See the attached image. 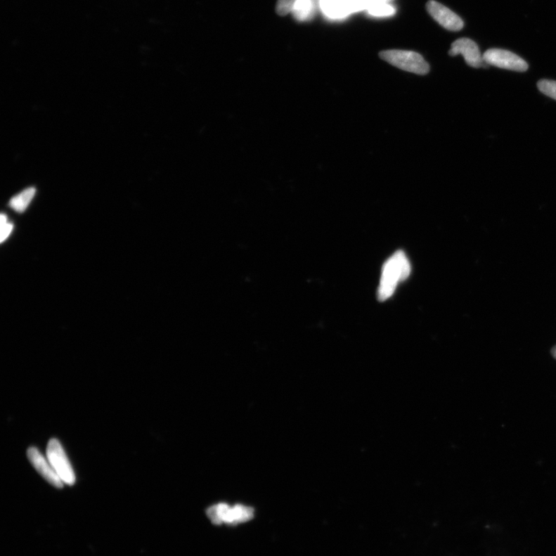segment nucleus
Returning <instances> with one entry per match:
<instances>
[{"label": "nucleus", "mask_w": 556, "mask_h": 556, "mask_svg": "<svg viewBox=\"0 0 556 556\" xmlns=\"http://www.w3.org/2000/svg\"><path fill=\"white\" fill-rule=\"evenodd\" d=\"M411 272L408 258L402 250H399L383 265L378 299L385 302L393 295L399 282L409 278Z\"/></svg>", "instance_id": "1"}, {"label": "nucleus", "mask_w": 556, "mask_h": 556, "mask_svg": "<svg viewBox=\"0 0 556 556\" xmlns=\"http://www.w3.org/2000/svg\"><path fill=\"white\" fill-rule=\"evenodd\" d=\"M380 57L389 65L407 72L425 75L429 72L428 63L417 52L389 50L380 52Z\"/></svg>", "instance_id": "2"}, {"label": "nucleus", "mask_w": 556, "mask_h": 556, "mask_svg": "<svg viewBox=\"0 0 556 556\" xmlns=\"http://www.w3.org/2000/svg\"><path fill=\"white\" fill-rule=\"evenodd\" d=\"M254 508L243 505L231 506L225 503H220L208 508L207 515L212 523L220 524H236L245 523L254 518Z\"/></svg>", "instance_id": "3"}, {"label": "nucleus", "mask_w": 556, "mask_h": 556, "mask_svg": "<svg viewBox=\"0 0 556 556\" xmlns=\"http://www.w3.org/2000/svg\"><path fill=\"white\" fill-rule=\"evenodd\" d=\"M46 458L63 483L68 485L75 483L76 477L73 467L58 440L51 439L49 441L46 448Z\"/></svg>", "instance_id": "4"}, {"label": "nucleus", "mask_w": 556, "mask_h": 556, "mask_svg": "<svg viewBox=\"0 0 556 556\" xmlns=\"http://www.w3.org/2000/svg\"><path fill=\"white\" fill-rule=\"evenodd\" d=\"M321 11L328 20H341L349 15L366 11L363 0H320Z\"/></svg>", "instance_id": "5"}, {"label": "nucleus", "mask_w": 556, "mask_h": 556, "mask_svg": "<svg viewBox=\"0 0 556 556\" xmlns=\"http://www.w3.org/2000/svg\"><path fill=\"white\" fill-rule=\"evenodd\" d=\"M484 64L501 69L524 72L529 68L526 60L517 54L503 49H490L483 54Z\"/></svg>", "instance_id": "6"}, {"label": "nucleus", "mask_w": 556, "mask_h": 556, "mask_svg": "<svg viewBox=\"0 0 556 556\" xmlns=\"http://www.w3.org/2000/svg\"><path fill=\"white\" fill-rule=\"evenodd\" d=\"M427 9L430 15L444 28L458 31L464 27V22L455 13L440 3L430 0Z\"/></svg>", "instance_id": "7"}, {"label": "nucleus", "mask_w": 556, "mask_h": 556, "mask_svg": "<svg viewBox=\"0 0 556 556\" xmlns=\"http://www.w3.org/2000/svg\"><path fill=\"white\" fill-rule=\"evenodd\" d=\"M27 458L44 479L53 485V486L61 489L64 487V483L60 480L59 476L54 471L48 458H45L43 454L36 448H30L27 452Z\"/></svg>", "instance_id": "8"}, {"label": "nucleus", "mask_w": 556, "mask_h": 556, "mask_svg": "<svg viewBox=\"0 0 556 556\" xmlns=\"http://www.w3.org/2000/svg\"><path fill=\"white\" fill-rule=\"evenodd\" d=\"M449 54L453 57L461 54L467 64L474 68L481 67L484 64L479 46L468 38H460L454 41L451 45Z\"/></svg>", "instance_id": "9"}, {"label": "nucleus", "mask_w": 556, "mask_h": 556, "mask_svg": "<svg viewBox=\"0 0 556 556\" xmlns=\"http://www.w3.org/2000/svg\"><path fill=\"white\" fill-rule=\"evenodd\" d=\"M316 11V0H296L292 13L296 20L307 22L314 18Z\"/></svg>", "instance_id": "10"}, {"label": "nucleus", "mask_w": 556, "mask_h": 556, "mask_svg": "<svg viewBox=\"0 0 556 556\" xmlns=\"http://www.w3.org/2000/svg\"><path fill=\"white\" fill-rule=\"evenodd\" d=\"M36 193L35 188L30 187L15 195L10 201V207L18 213L25 212Z\"/></svg>", "instance_id": "11"}, {"label": "nucleus", "mask_w": 556, "mask_h": 556, "mask_svg": "<svg viewBox=\"0 0 556 556\" xmlns=\"http://www.w3.org/2000/svg\"><path fill=\"white\" fill-rule=\"evenodd\" d=\"M368 14L373 18H389L396 13V9L389 3L374 4L366 10Z\"/></svg>", "instance_id": "12"}, {"label": "nucleus", "mask_w": 556, "mask_h": 556, "mask_svg": "<svg viewBox=\"0 0 556 556\" xmlns=\"http://www.w3.org/2000/svg\"><path fill=\"white\" fill-rule=\"evenodd\" d=\"M538 89L545 96L556 101V82L551 80L539 81Z\"/></svg>", "instance_id": "13"}, {"label": "nucleus", "mask_w": 556, "mask_h": 556, "mask_svg": "<svg viewBox=\"0 0 556 556\" xmlns=\"http://www.w3.org/2000/svg\"><path fill=\"white\" fill-rule=\"evenodd\" d=\"M0 226H1V243L4 242L10 236L13 229V225L8 222L7 216L2 214L0 216Z\"/></svg>", "instance_id": "14"}, {"label": "nucleus", "mask_w": 556, "mask_h": 556, "mask_svg": "<svg viewBox=\"0 0 556 556\" xmlns=\"http://www.w3.org/2000/svg\"><path fill=\"white\" fill-rule=\"evenodd\" d=\"M296 0H278L276 11L280 15H285L292 13L293 6Z\"/></svg>", "instance_id": "15"}, {"label": "nucleus", "mask_w": 556, "mask_h": 556, "mask_svg": "<svg viewBox=\"0 0 556 556\" xmlns=\"http://www.w3.org/2000/svg\"><path fill=\"white\" fill-rule=\"evenodd\" d=\"M552 356H554V358H556V347H554V348L552 349Z\"/></svg>", "instance_id": "16"}]
</instances>
